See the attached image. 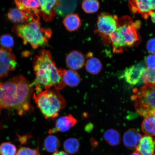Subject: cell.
<instances>
[{"label": "cell", "mask_w": 155, "mask_h": 155, "mask_svg": "<svg viewBox=\"0 0 155 155\" xmlns=\"http://www.w3.org/2000/svg\"><path fill=\"white\" fill-rule=\"evenodd\" d=\"M63 22L66 29L70 32L76 31L80 28L81 24L80 17L78 15L75 13L67 15Z\"/></svg>", "instance_id": "ffe728a7"}, {"label": "cell", "mask_w": 155, "mask_h": 155, "mask_svg": "<svg viewBox=\"0 0 155 155\" xmlns=\"http://www.w3.org/2000/svg\"><path fill=\"white\" fill-rule=\"evenodd\" d=\"M145 69L144 63H137L126 69L124 73L123 77L130 84H137L140 81Z\"/></svg>", "instance_id": "8fae6325"}, {"label": "cell", "mask_w": 155, "mask_h": 155, "mask_svg": "<svg viewBox=\"0 0 155 155\" xmlns=\"http://www.w3.org/2000/svg\"><path fill=\"white\" fill-rule=\"evenodd\" d=\"M110 40L114 53H120L123 51V48L126 46L117 29L110 36Z\"/></svg>", "instance_id": "7402d4cb"}, {"label": "cell", "mask_w": 155, "mask_h": 155, "mask_svg": "<svg viewBox=\"0 0 155 155\" xmlns=\"http://www.w3.org/2000/svg\"><path fill=\"white\" fill-rule=\"evenodd\" d=\"M15 2L17 8L24 11L28 9L39 15L40 4L39 0H23L22 1L15 0Z\"/></svg>", "instance_id": "d6986e66"}, {"label": "cell", "mask_w": 155, "mask_h": 155, "mask_svg": "<svg viewBox=\"0 0 155 155\" xmlns=\"http://www.w3.org/2000/svg\"><path fill=\"white\" fill-rule=\"evenodd\" d=\"M53 155H69L67 153H66L64 152H63V151H59V152H58V151H57L55 153H54V154Z\"/></svg>", "instance_id": "836d02e7"}, {"label": "cell", "mask_w": 155, "mask_h": 155, "mask_svg": "<svg viewBox=\"0 0 155 155\" xmlns=\"http://www.w3.org/2000/svg\"><path fill=\"white\" fill-rule=\"evenodd\" d=\"M33 98L46 119H55L67 105L66 101L59 91L54 88L34 93Z\"/></svg>", "instance_id": "277c9868"}, {"label": "cell", "mask_w": 155, "mask_h": 155, "mask_svg": "<svg viewBox=\"0 0 155 155\" xmlns=\"http://www.w3.org/2000/svg\"><path fill=\"white\" fill-rule=\"evenodd\" d=\"M145 62L147 69H155V54H150L145 58Z\"/></svg>", "instance_id": "4dcf8cb0"}, {"label": "cell", "mask_w": 155, "mask_h": 155, "mask_svg": "<svg viewBox=\"0 0 155 155\" xmlns=\"http://www.w3.org/2000/svg\"><path fill=\"white\" fill-rule=\"evenodd\" d=\"M147 48L149 53L155 54V38H151L147 42Z\"/></svg>", "instance_id": "1f68e13d"}, {"label": "cell", "mask_w": 155, "mask_h": 155, "mask_svg": "<svg viewBox=\"0 0 155 155\" xmlns=\"http://www.w3.org/2000/svg\"><path fill=\"white\" fill-rule=\"evenodd\" d=\"M17 1H23V0H17Z\"/></svg>", "instance_id": "8d00e7d4"}, {"label": "cell", "mask_w": 155, "mask_h": 155, "mask_svg": "<svg viewBox=\"0 0 155 155\" xmlns=\"http://www.w3.org/2000/svg\"><path fill=\"white\" fill-rule=\"evenodd\" d=\"M33 87L22 75L0 84V109H13L19 115L28 111Z\"/></svg>", "instance_id": "6da1fadb"}, {"label": "cell", "mask_w": 155, "mask_h": 155, "mask_svg": "<svg viewBox=\"0 0 155 155\" xmlns=\"http://www.w3.org/2000/svg\"><path fill=\"white\" fill-rule=\"evenodd\" d=\"M130 155H141L139 153L137 152V151H135L132 154H131Z\"/></svg>", "instance_id": "d590c367"}, {"label": "cell", "mask_w": 155, "mask_h": 155, "mask_svg": "<svg viewBox=\"0 0 155 155\" xmlns=\"http://www.w3.org/2000/svg\"><path fill=\"white\" fill-rule=\"evenodd\" d=\"M17 65L16 58L11 48L0 46V78L6 76L14 71Z\"/></svg>", "instance_id": "ba28073f"}, {"label": "cell", "mask_w": 155, "mask_h": 155, "mask_svg": "<svg viewBox=\"0 0 155 155\" xmlns=\"http://www.w3.org/2000/svg\"><path fill=\"white\" fill-rule=\"evenodd\" d=\"M150 16L151 17L153 22L155 24V12L153 11L151 13Z\"/></svg>", "instance_id": "e575fe53"}, {"label": "cell", "mask_w": 155, "mask_h": 155, "mask_svg": "<svg viewBox=\"0 0 155 155\" xmlns=\"http://www.w3.org/2000/svg\"><path fill=\"white\" fill-rule=\"evenodd\" d=\"M143 132L150 136H155V117L145 118L141 124Z\"/></svg>", "instance_id": "cb8c5ba5"}, {"label": "cell", "mask_w": 155, "mask_h": 155, "mask_svg": "<svg viewBox=\"0 0 155 155\" xmlns=\"http://www.w3.org/2000/svg\"><path fill=\"white\" fill-rule=\"evenodd\" d=\"M17 148L10 142H5L0 145V155H15Z\"/></svg>", "instance_id": "4316f807"}, {"label": "cell", "mask_w": 155, "mask_h": 155, "mask_svg": "<svg viewBox=\"0 0 155 155\" xmlns=\"http://www.w3.org/2000/svg\"><path fill=\"white\" fill-rule=\"evenodd\" d=\"M0 84H1V83H0Z\"/></svg>", "instance_id": "f35d334b"}, {"label": "cell", "mask_w": 155, "mask_h": 155, "mask_svg": "<svg viewBox=\"0 0 155 155\" xmlns=\"http://www.w3.org/2000/svg\"><path fill=\"white\" fill-rule=\"evenodd\" d=\"M142 137L140 132L137 129H129L124 134V144L129 150H136Z\"/></svg>", "instance_id": "9a60e30c"}, {"label": "cell", "mask_w": 155, "mask_h": 155, "mask_svg": "<svg viewBox=\"0 0 155 155\" xmlns=\"http://www.w3.org/2000/svg\"><path fill=\"white\" fill-rule=\"evenodd\" d=\"M129 4L133 13L140 14L145 19L148 18L153 12L149 0H129Z\"/></svg>", "instance_id": "4fadbf2b"}, {"label": "cell", "mask_w": 155, "mask_h": 155, "mask_svg": "<svg viewBox=\"0 0 155 155\" xmlns=\"http://www.w3.org/2000/svg\"><path fill=\"white\" fill-rule=\"evenodd\" d=\"M15 155H40L37 150H32L27 147H22L19 149Z\"/></svg>", "instance_id": "f546056e"}, {"label": "cell", "mask_w": 155, "mask_h": 155, "mask_svg": "<svg viewBox=\"0 0 155 155\" xmlns=\"http://www.w3.org/2000/svg\"><path fill=\"white\" fill-rule=\"evenodd\" d=\"M140 26V22H133L129 17L126 16L118 19V26L116 29L126 46H133L140 40L137 29Z\"/></svg>", "instance_id": "8992f818"}, {"label": "cell", "mask_w": 155, "mask_h": 155, "mask_svg": "<svg viewBox=\"0 0 155 155\" xmlns=\"http://www.w3.org/2000/svg\"><path fill=\"white\" fill-rule=\"evenodd\" d=\"M155 143L152 137L145 136L142 137L135 151L141 155H154Z\"/></svg>", "instance_id": "e0dca14e"}, {"label": "cell", "mask_w": 155, "mask_h": 155, "mask_svg": "<svg viewBox=\"0 0 155 155\" xmlns=\"http://www.w3.org/2000/svg\"><path fill=\"white\" fill-rule=\"evenodd\" d=\"M149 1L152 10H155V0H149Z\"/></svg>", "instance_id": "d6a6232c"}, {"label": "cell", "mask_w": 155, "mask_h": 155, "mask_svg": "<svg viewBox=\"0 0 155 155\" xmlns=\"http://www.w3.org/2000/svg\"><path fill=\"white\" fill-rule=\"evenodd\" d=\"M33 68L36 78L31 85L35 87L36 92L41 91L42 87L45 90L54 87L59 91L66 86L59 69L56 66L51 53L48 50L42 49L39 51L34 58Z\"/></svg>", "instance_id": "7a4b0ae2"}, {"label": "cell", "mask_w": 155, "mask_h": 155, "mask_svg": "<svg viewBox=\"0 0 155 155\" xmlns=\"http://www.w3.org/2000/svg\"><path fill=\"white\" fill-rule=\"evenodd\" d=\"M77 123V120L72 115H68L62 116L57 120L55 127L50 129L48 133L52 134L58 132H65L74 127Z\"/></svg>", "instance_id": "7c38bea8"}, {"label": "cell", "mask_w": 155, "mask_h": 155, "mask_svg": "<svg viewBox=\"0 0 155 155\" xmlns=\"http://www.w3.org/2000/svg\"><path fill=\"white\" fill-rule=\"evenodd\" d=\"M103 136L106 142L112 146L119 145L121 140V135L119 132L113 129L106 130L104 133Z\"/></svg>", "instance_id": "44dd1931"}, {"label": "cell", "mask_w": 155, "mask_h": 155, "mask_svg": "<svg viewBox=\"0 0 155 155\" xmlns=\"http://www.w3.org/2000/svg\"><path fill=\"white\" fill-rule=\"evenodd\" d=\"M100 6L98 0H83L82 3L83 11L87 13L96 12L99 9Z\"/></svg>", "instance_id": "484cf974"}, {"label": "cell", "mask_w": 155, "mask_h": 155, "mask_svg": "<svg viewBox=\"0 0 155 155\" xmlns=\"http://www.w3.org/2000/svg\"><path fill=\"white\" fill-rule=\"evenodd\" d=\"M87 55L88 56V59L85 65L87 71L92 75L98 74L102 69L101 61L97 58L93 57L91 53H89Z\"/></svg>", "instance_id": "ac0fdd59"}, {"label": "cell", "mask_w": 155, "mask_h": 155, "mask_svg": "<svg viewBox=\"0 0 155 155\" xmlns=\"http://www.w3.org/2000/svg\"><path fill=\"white\" fill-rule=\"evenodd\" d=\"M0 44L4 47L11 48L14 46V40L10 35H4L0 37Z\"/></svg>", "instance_id": "f1b7e54d"}, {"label": "cell", "mask_w": 155, "mask_h": 155, "mask_svg": "<svg viewBox=\"0 0 155 155\" xmlns=\"http://www.w3.org/2000/svg\"><path fill=\"white\" fill-rule=\"evenodd\" d=\"M80 143L75 138H70L66 140L63 144V148L65 152L70 154H74L78 152Z\"/></svg>", "instance_id": "d4e9b609"}, {"label": "cell", "mask_w": 155, "mask_h": 155, "mask_svg": "<svg viewBox=\"0 0 155 155\" xmlns=\"http://www.w3.org/2000/svg\"><path fill=\"white\" fill-rule=\"evenodd\" d=\"M133 92L131 99L139 115L145 118L155 117V84H145Z\"/></svg>", "instance_id": "5b68a950"}, {"label": "cell", "mask_w": 155, "mask_h": 155, "mask_svg": "<svg viewBox=\"0 0 155 155\" xmlns=\"http://www.w3.org/2000/svg\"><path fill=\"white\" fill-rule=\"evenodd\" d=\"M39 20L23 24H15L12 29V31L22 39L24 44H30L34 49L47 45L52 34L51 29L41 28Z\"/></svg>", "instance_id": "3957f363"}, {"label": "cell", "mask_w": 155, "mask_h": 155, "mask_svg": "<svg viewBox=\"0 0 155 155\" xmlns=\"http://www.w3.org/2000/svg\"><path fill=\"white\" fill-rule=\"evenodd\" d=\"M7 15L10 20L16 24H25L32 21L40 19L38 15L30 11L21 10L17 8L10 9Z\"/></svg>", "instance_id": "9c48e42d"}, {"label": "cell", "mask_w": 155, "mask_h": 155, "mask_svg": "<svg viewBox=\"0 0 155 155\" xmlns=\"http://www.w3.org/2000/svg\"><path fill=\"white\" fill-rule=\"evenodd\" d=\"M66 63L68 67L76 71L83 68L85 65V57L82 53L74 50L69 53L66 58Z\"/></svg>", "instance_id": "5bb4252c"}, {"label": "cell", "mask_w": 155, "mask_h": 155, "mask_svg": "<svg viewBox=\"0 0 155 155\" xmlns=\"http://www.w3.org/2000/svg\"><path fill=\"white\" fill-rule=\"evenodd\" d=\"M118 19L115 15L107 13H102L98 15L95 32L98 34L104 43H110V36L117 28Z\"/></svg>", "instance_id": "52a82bcc"}, {"label": "cell", "mask_w": 155, "mask_h": 155, "mask_svg": "<svg viewBox=\"0 0 155 155\" xmlns=\"http://www.w3.org/2000/svg\"><path fill=\"white\" fill-rule=\"evenodd\" d=\"M60 74L65 86L75 87L78 86L81 82V78L76 71L73 70H66L59 68Z\"/></svg>", "instance_id": "2e32d148"}, {"label": "cell", "mask_w": 155, "mask_h": 155, "mask_svg": "<svg viewBox=\"0 0 155 155\" xmlns=\"http://www.w3.org/2000/svg\"><path fill=\"white\" fill-rule=\"evenodd\" d=\"M39 15L46 22H51L55 16V9L60 5L61 0H39Z\"/></svg>", "instance_id": "30bf717a"}, {"label": "cell", "mask_w": 155, "mask_h": 155, "mask_svg": "<svg viewBox=\"0 0 155 155\" xmlns=\"http://www.w3.org/2000/svg\"><path fill=\"white\" fill-rule=\"evenodd\" d=\"M142 79L145 84H155V69H145L143 73Z\"/></svg>", "instance_id": "83f0119b"}, {"label": "cell", "mask_w": 155, "mask_h": 155, "mask_svg": "<svg viewBox=\"0 0 155 155\" xmlns=\"http://www.w3.org/2000/svg\"><path fill=\"white\" fill-rule=\"evenodd\" d=\"M154 142H155V138Z\"/></svg>", "instance_id": "74e56055"}, {"label": "cell", "mask_w": 155, "mask_h": 155, "mask_svg": "<svg viewBox=\"0 0 155 155\" xmlns=\"http://www.w3.org/2000/svg\"><path fill=\"white\" fill-rule=\"evenodd\" d=\"M60 147V140L55 136L48 135L44 140V147L48 152L55 153L57 152Z\"/></svg>", "instance_id": "603a6c76"}]
</instances>
